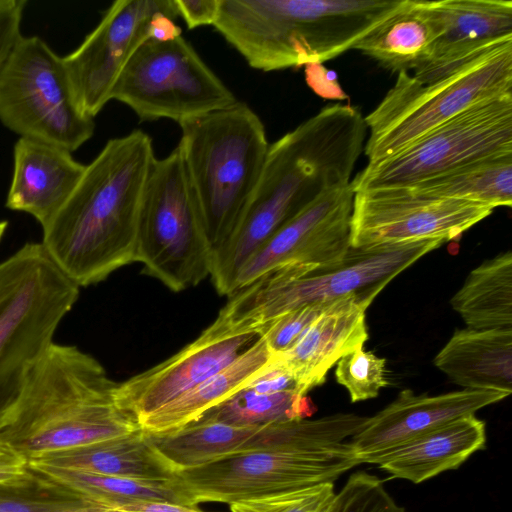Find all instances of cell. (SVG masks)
Here are the masks:
<instances>
[{
  "instance_id": "7402d4cb",
  "label": "cell",
  "mask_w": 512,
  "mask_h": 512,
  "mask_svg": "<svg viewBox=\"0 0 512 512\" xmlns=\"http://www.w3.org/2000/svg\"><path fill=\"white\" fill-rule=\"evenodd\" d=\"M485 444V422L475 415H468L412 439L378 466L394 478L418 484L459 468Z\"/></svg>"
},
{
  "instance_id": "9c48e42d",
  "label": "cell",
  "mask_w": 512,
  "mask_h": 512,
  "mask_svg": "<svg viewBox=\"0 0 512 512\" xmlns=\"http://www.w3.org/2000/svg\"><path fill=\"white\" fill-rule=\"evenodd\" d=\"M135 262L174 292L210 276L212 250L178 146L152 162L140 206Z\"/></svg>"
},
{
  "instance_id": "cb8c5ba5",
  "label": "cell",
  "mask_w": 512,
  "mask_h": 512,
  "mask_svg": "<svg viewBox=\"0 0 512 512\" xmlns=\"http://www.w3.org/2000/svg\"><path fill=\"white\" fill-rule=\"evenodd\" d=\"M29 463L152 481H169L175 475L174 469L155 450L142 429L54 452Z\"/></svg>"
},
{
  "instance_id": "44dd1931",
  "label": "cell",
  "mask_w": 512,
  "mask_h": 512,
  "mask_svg": "<svg viewBox=\"0 0 512 512\" xmlns=\"http://www.w3.org/2000/svg\"><path fill=\"white\" fill-rule=\"evenodd\" d=\"M13 160L5 205L30 214L43 228L69 199L86 165L67 149L23 137L14 145Z\"/></svg>"
},
{
  "instance_id": "60d3db41",
  "label": "cell",
  "mask_w": 512,
  "mask_h": 512,
  "mask_svg": "<svg viewBox=\"0 0 512 512\" xmlns=\"http://www.w3.org/2000/svg\"><path fill=\"white\" fill-rule=\"evenodd\" d=\"M181 28L168 14L156 13L149 23V39L157 42H167L181 36Z\"/></svg>"
},
{
  "instance_id": "4dcf8cb0",
  "label": "cell",
  "mask_w": 512,
  "mask_h": 512,
  "mask_svg": "<svg viewBox=\"0 0 512 512\" xmlns=\"http://www.w3.org/2000/svg\"><path fill=\"white\" fill-rule=\"evenodd\" d=\"M28 465L86 497L98 501H161L193 506L172 479L169 481H152L93 474L43 464L28 463Z\"/></svg>"
},
{
  "instance_id": "ac0fdd59",
  "label": "cell",
  "mask_w": 512,
  "mask_h": 512,
  "mask_svg": "<svg viewBox=\"0 0 512 512\" xmlns=\"http://www.w3.org/2000/svg\"><path fill=\"white\" fill-rule=\"evenodd\" d=\"M510 394L462 389L440 395H416L405 389L372 417L349 441L360 464H379L412 439L458 418L497 403Z\"/></svg>"
},
{
  "instance_id": "8d00e7d4",
  "label": "cell",
  "mask_w": 512,
  "mask_h": 512,
  "mask_svg": "<svg viewBox=\"0 0 512 512\" xmlns=\"http://www.w3.org/2000/svg\"><path fill=\"white\" fill-rule=\"evenodd\" d=\"M26 0H0V70L21 38Z\"/></svg>"
},
{
  "instance_id": "ab89813d",
  "label": "cell",
  "mask_w": 512,
  "mask_h": 512,
  "mask_svg": "<svg viewBox=\"0 0 512 512\" xmlns=\"http://www.w3.org/2000/svg\"><path fill=\"white\" fill-rule=\"evenodd\" d=\"M28 460L10 444L0 440V484L15 480L28 470Z\"/></svg>"
},
{
  "instance_id": "1f68e13d",
  "label": "cell",
  "mask_w": 512,
  "mask_h": 512,
  "mask_svg": "<svg viewBox=\"0 0 512 512\" xmlns=\"http://www.w3.org/2000/svg\"><path fill=\"white\" fill-rule=\"evenodd\" d=\"M100 506L30 466L21 477L0 484V512H100Z\"/></svg>"
},
{
  "instance_id": "6da1fadb",
  "label": "cell",
  "mask_w": 512,
  "mask_h": 512,
  "mask_svg": "<svg viewBox=\"0 0 512 512\" xmlns=\"http://www.w3.org/2000/svg\"><path fill=\"white\" fill-rule=\"evenodd\" d=\"M366 136L358 108L333 104L269 146L237 226L212 256L210 277L220 295L234 292L240 269L283 225L325 192L351 183Z\"/></svg>"
},
{
  "instance_id": "ba28073f",
  "label": "cell",
  "mask_w": 512,
  "mask_h": 512,
  "mask_svg": "<svg viewBox=\"0 0 512 512\" xmlns=\"http://www.w3.org/2000/svg\"><path fill=\"white\" fill-rule=\"evenodd\" d=\"M79 288L41 243H27L0 263V418L79 297Z\"/></svg>"
},
{
  "instance_id": "8992f818",
  "label": "cell",
  "mask_w": 512,
  "mask_h": 512,
  "mask_svg": "<svg viewBox=\"0 0 512 512\" xmlns=\"http://www.w3.org/2000/svg\"><path fill=\"white\" fill-rule=\"evenodd\" d=\"M442 240L353 249L338 266L306 274L300 267L275 268L228 296L216 320L226 327L258 329L290 310L350 296H376L398 274L440 247Z\"/></svg>"
},
{
  "instance_id": "d6a6232c",
  "label": "cell",
  "mask_w": 512,
  "mask_h": 512,
  "mask_svg": "<svg viewBox=\"0 0 512 512\" xmlns=\"http://www.w3.org/2000/svg\"><path fill=\"white\" fill-rule=\"evenodd\" d=\"M335 377L349 392L351 402L372 399L388 385L386 360L360 347L337 362Z\"/></svg>"
},
{
  "instance_id": "3957f363",
  "label": "cell",
  "mask_w": 512,
  "mask_h": 512,
  "mask_svg": "<svg viewBox=\"0 0 512 512\" xmlns=\"http://www.w3.org/2000/svg\"><path fill=\"white\" fill-rule=\"evenodd\" d=\"M117 382L76 346L52 343L0 418V440L28 460L131 434L140 426L114 401Z\"/></svg>"
},
{
  "instance_id": "7c38bea8",
  "label": "cell",
  "mask_w": 512,
  "mask_h": 512,
  "mask_svg": "<svg viewBox=\"0 0 512 512\" xmlns=\"http://www.w3.org/2000/svg\"><path fill=\"white\" fill-rule=\"evenodd\" d=\"M512 153V93L480 102L397 154L368 163L354 192L408 186L447 171Z\"/></svg>"
},
{
  "instance_id": "2e32d148",
  "label": "cell",
  "mask_w": 512,
  "mask_h": 512,
  "mask_svg": "<svg viewBox=\"0 0 512 512\" xmlns=\"http://www.w3.org/2000/svg\"><path fill=\"white\" fill-rule=\"evenodd\" d=\"M353 199L351 183L319 196L247 260L236 276L234 292L281 266L312 273L340 265L351 250Z\"/></svg>"
},
{
  "instance_id": "9a60e30c",
  "label": "cell",
  "mask_w": 512,
  "mask_h": 512,
  "mask_svg": "<svg viewBox=\"0 0 512 512\" xmlns=\"http://www.w3.org/2000/svg\"><path fill=\"white\" fill-rule=\"evenodd\" d=\"M158 12L175 19L174 0H117L98 25L70 54L62 57L76 102L94 118L111 100L124 67L149 40V23Z\"/></svg>"
},
{
  "instance_id": "7a4b0ae2",
  "label": "cell",
  "mask_w": 512,
  "mask_h": 512,
  "mask_svg": "<svg viewBox=\"0 0 512 512\" xmlns=\"http://www.w3.org/2000/svg\"><path fill=\"white\" fill-rule=\"evenodd\" d=\"M154 159L152 139L141 130L108 140L42 228L47 254L78 287L135 262L140 206Z\"/></svg>"
},
{
  "instance_id": "d4e9b609",
  "label": "cell",
  "mask_w": 512,
  "mask_h": 512,
  "mask_svg": "<svg viewBox=\"0 0 512 512\" xmlns=\"http://www.w3.org/2000/svg\"><path fill=\"white\" fill-rule=\"evenodd\" d=\"M272 359L273 355L259 336L230 364L141 419L140 428L148 434H162L196 421L244 388Z\"/></svg>"
},
{
  "instance_id": "5b68a950",
  "label": "cell",
  "mask_w": 512,
  "mask_h": 512,
  "mask_svg": "<svg viewBox=\"0 0 512 512\" xmlns=\"http://www.w3.org/2000/svg\"><path fill=\"white\" fill-rule=\"evenodd\" d=\"M177 145L212 256L231 236L261 174L269 143L244 102L179 122Z\"/></svg>"
},
{
  "instance_id": "e575fe53",
  "label": "cell",
  "mask_w": 512,
  "mask_h": 512,
  "mask_svg": "<svg viewBox=\"0 0 512 512\" xmlns=\"http://www.w3.org/2000/svg\"><path fill=\"white\" fill-rule=\"evenodd\" d=\"M334 495V482H325L229 506L231 512H325Z\"/></svg>"
},
{
  "instance_id": "277c9868",
  "label": "cell",
  "mask_w": 512,
  "mask_h": 512,
  "mask_svg": "<svg viewBox=\"0 0 512 512\" xmlns=\"http://www.w3.org/2000/svg\"><path fill=\"white\" fill-rule=\"evenodd\" d=\"M404 0H220L216 31L254 69L322 64L354 46Z\"/></svg>"
},
{
  "instance_id": "74e56055",
  "label": "cell",
  "mask_w": 512,
  "mask_h": 512,
  "mask_svg": "<svg viewBox=\"0 0 512 512\" xmlns=\"http://www.w3.org/2000/svg\"><path fill=\"white\" fill-rule=\"evenodd\" d=\"M257 392L274 393L296 390L297 385L291 374L273 359L247 385Z\"/></svg>"
},
{
  "instance_id": "e0dca14e",
  "label": "cell",
  "mask_w": 512,
  "mask_h": 512,
  "mask_svg": "<svg viewBox=\"0 0 512 512\" xmlns=\"http://www.w3.org/2000/svg\"><path fill=\"white\" fill-rule=\"evenodd\" d=\"M258 337L257 331L232 330L215 319L170 358L117 383L114 401L139 422L230 364Z\"/></svg>"
},
{
  "instance_id": "484cf974",
  "label": "cell",
  "mask_w": 512,
  "mask_h": 512,
  "mask_svg": "<svg viewBox=\"0 0 512 512\" xmlns=\"http://www.w3.org/2000/svg\"><path fill=\"white\" fill-rule=\"evenodd\" d=\"M436 34L430 1L404 0L397 11L367 33L353 49L392 72H408L425 61Z\"/></svg>"
},
{
  "instance_id": "d590c367",
  "label": "cell",
  "mask_w": 512,
  "mask_h": 512,
  "mask_svg": "<svg viewBox=\"0 0 512 512\" xmlns=\"http://www.w3.org/2000/svg\"><path fill=\"white\" fill-rule=\"evenodd\" d=\"M330 303L308 304L279 315L258 329L259 336L273 356L280 355L299 340Z\"/></svg>"
},
{
  "instance_id": "52a82bcc",
  "label": "cell",
  "mask_w": 512,
  "mask_h": 512,
  "mask_svg": "<svg viewBox=\"0 0 512 512\" xmlns=\"http://www.w3.org/2000/svg\"><path fill=\"white\" fill-rule=\"evenodd\" d=\"M508 93H512V40L429 82L401 71L364 117L368 163L385 160L472 106Z\"/></svg>"
},
{
  "instance_id": "5bb4252c",
  "label": "cell",
  "mask_w": 512,
  "mask_h": 512,
  "mask_svg": "<svg viewBox=\"0 0 512 512\" xmlns=\"http://www.w3.org/2000/svg\"><path fill=\"white\" fill-rule=\"evenodd\" d=\"M493 210L479 203L422 196L398 187L355 191L350 245L368 249L424 240L448 242Z\"/></svg>"
},
{
  "instance_id": "8fae6325",
  "label": "cell",
  "mask_w": 512,
  "mask_h": 512,
  "mask_svg": "<svg viewBox=\"0 0 512 512\" xmlns=\"http://www.w3.org/2000/svg\"><path fill=\"white\" fill-rule=\"evenodd\" d=\"M360 465L349 441L318 450L257 449L175 472L173 482L193 506L232 504L325 482Z\"/></svg>"
},
{
  "instance_id": "603a6c76",
  "label": "cell",
  "mask_w": 512,
  "mask_h": 512,
  "mask_svg": "<svg viewBox=\"0 0 512 512\" xmlns=\"http://www.w3.org/2000/svg\"><path fill=\"white\" fill-rule=\"evenodd\" d=\"M435 366L464 389L512 392V328L461 329L434 358Z\"/></svg>"
},
{
  "instance_id": "83f0119b",
  "label": "cell",
  "mask_w": 512,
  "mask_h": 512,
  "mask_svg": "<svg viewBox=\"0 0 512 512\" xmlns=\"http://www.w3.org/2000/svg\"><path fill=\"white\" fill-rule=\"evenodd\" d=\"M410 193L496 207L512 204V153L477 161L417 183L398 187Z\"/></svg>"
},
{
  "instance_id": "f1b7e54d",
  "label": "cell",
  "mask_w": 512,
  "mask_h": 512,
  "mask_svg": "<svg viewBox=\"0 0 512 512\" xmlns=\"http://www.w3.org/2000/svg\"><path fill=\"white\" fill-rule=\"evenodd\" d=\"M258 427H238L199 418L170 432L146 434L176 472L242 452Z\"/></svg>"
},
{
  "instance_id": "d6986e66",
  "label": "cell",
  "mask_w": 512,
  "mask_h": 512,
  "mask_svg": "<svg viewBox=\"0 0 512 512\" xmlns=\"http://www.w3.org/2000/svg\"><path fill=\"white\" fill-rule=\"evenodd\" d=\"M437 34L413 77L429 82L443 77L488 49L512 40V1H430Z\"/></svg>"
},
{
  "instance_id": "836d02e7",
  "label": "cell",
  "mask_w": 512,
  "mask_h": 512,
  "mask_svg": "<svg viewBox=\"0 0 512 512\" xmlns=\"http://www.w3.org/2000/svg\"><path fill=\"white\" fill-rule=\"evenodd\" d=\"M325 512H407L386 491L383 482L364 471L349 476Z\"/></svg>"
},
{
  "instance_id": "30bf717a",
  "label": "cell",
  "mask_w": 512,
  "mask_h": 512,
  "mask_svg": "<svg viewBox=\"0 0 512 512\" xmlns=\"http://www.w3.org/2000/svg\"><path fill=\"white\" fill-rule=\"evenodd\" d=\"M0 122L23 138L73 152L94 134L62 57L38 36H21L0 70Z\"/></svg>"
},
{
  "instance_id": "4316f807",
  "label": "cell",
  "mask_w": 512,
  "mask_h": 512,
  "mask_svg": "<svg viewBox=\"0 0 512 512\" xmlns=\"http://www.w3.org/2000/svg\"><path fill=\"white\" fill-rule=\"evenodd\" d=\"M450 303L468 328H512V253H500L472 270Z\"/></svg>"
},
{
  "instance_id": "ffe728a7",
  "label": "cell",
  "mask_w": 512,
  "mask_h": 512,
  "mask_svg": "<svg viewBox=\"0 0 512 512\" xmlns=\"http://www.w3.org/2000/svg\"><path fill=\"white\" fill-rule=\"evenodd\" d=\"M373 300L350 295L331 302L288 351L273 356L291 374L300 394L322 385L333 365L363 347L369 337L365 312Z\"/></svg>"
},
{
  "instance_id": "f546056e",
  "label": "cell",
  "mask_w": 512,
  "mask_h": 512,
  "mask_svg": "<svg viewBox=\"0 0 512 512\" xmlns=\"http://www.w3.org/2000/svg\"><path fill=\"white\" fill-rule=\"evenodd\" d=\"M314 412L312 400L296 390L262 393L245 386L200 418L252 427L305 419Z\"/></svg>"
},
{
  "instance_id": "b9f144b4",
  "label": "cell",
  "mask_w": 512,
  "mask_h": 512,
  "mask_svg": "<svg viewBox=\"0 0 512 512\" xmlns=\"http://www.w3.org/2000/svg\"><path fill=\"white\" fill-rule=\"evenodd\" d=\"M7 226H8L7 221H0V240L2 239L4 233L7 229Z\"/></svg>"
},
{
  "instance_id": "4fadbf2b",
  "label": "cell",
  "mask_w": 512,
  "mask_h": 512,
  "mask_svg": "<svg viewBox=\"0 0 512 512\" xmlns=\"http://www.w3.org/2000/svg\"><path fill=\"white\" fill-rule=\"evenodd\" d=\"M112 99L141 121L178 123L238 101L182 35L167 42L145 41L121 72Z\"/></svg>"
},
{
  "instance_id": "f35d334b",
  "label": "cell",
  "mask_w": 512,
  "mask_h": 512,
  "mask_svg": "<svg viewBox=\"0 0 512 512\" xmlns=\"http://www.w3.org/2000/svg\"><path fill=\"white\" fill-rule=\"evenodd\" d=\"M178 16L189 29L214 25L220 0H174Z\"/></svg>"
}]
</instances>
